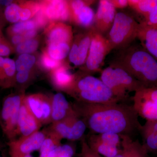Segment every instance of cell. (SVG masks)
<instances>
[{
  "label": "cell",
  "instance_id": "836d02e7",
  "mask_svg": "<svg viewBox=\"0 0 157 157\" xmlns=\"http://www.w3.org/2000/svg\"><path fill=\"white\" fill-rule=\"evenodd\" d=\"M81 157H101V155L90 148L86 140L82 139L81 141Z\"/></svg>",
  "mask_w": 157,
  "mask_h": 157
},
{
  "label": "cell",
  "instance_id": "7a4b0ae2",
  "mask_svg": "<svg viewBox=\"0 0 157 157\" xmlns=\"http://www.w3.org/2000/svg\"><path fill=\"white\" fill-rule=\"evenodd\" d=\"M109 66L123 69L145 87H157V60L140 45L117 50Z\"/></svg>",
  "mask_w": 157,
  "mask_h": 157
},
{
  "label": "cell",
  "instance_id": "1f68e13d",
  "mask_svg": "<svg viewBox=\"0 0 157 157\" xmlns=\"http://www.w3.org/2000/svg\"><path fill=\"white\" fill-rule=\"evenodd\" d=\"M2 67L6 81L15 78L17 71L15 61L8 57L5 58Z\"/></svg>",
  "mask_w": 157,
  "mask_h": 157
},
{
  "label": "cell",
  "instance_id": "d6986e66",
  "mask_svg": "<svg viewBox=\"0 0 157 157\" xmlns=\"http://www.w3.org/2000/svg\"><path fill=\"white\" fill-rule=\"evenodd\" d=\"M51 107L52 123L76 114L72 104H70L61 93H57L51 98Z\"/></svg>",
  "mask_w": 157,
  "mask_h": 157
},
{
  "label": "cell",
  "instance_id": "e575fe53",
  "mask_svg": "<svg viewBox=\"0 0 157 157\" xmlns=\"http://www.w3.org/2000/svg\"><path fill=\"white\" fill-rule=\"evenodd\" d=\"M141 22L148 25L157 27V6L147 15L144 21Z\"/></svg>",
  "mask_w": 157,
  "mask_h": 157
},
{
  "label": "cell",
  "instance_id": "2e32d148",
  "mask_svg": "<svg viewBox=\"0 0 157 157\" xmlns=\"http://www.w3.org/2000/svg\"><path fill=\"white\" fill-rule=\"evenodd\" d=\"M41 10L49 21H71L69 1H46L40 2Z\"/></svg>",
  "mask_w": 157,
  "mask_h": 157
},
{
  "label": "cell",
  "instance_id": "bcb514c9",
  "mask_svg": "<svg viewBox=\"0 0 157 157\" xmlns=\"http://www.w3.org/2000/svg\"><path fill=\"white\" fill-rule=\"evenodd\" d=\"M0 157H2L0 156Z\"/></svg>",
  "mask_w": 157,
  "mask_h": 157
},
{
  "label": "cell",
  "instance_id": "5bb4252c",
  "mask_svg": "<svg viewBox=\"0 0 157 157\" xmlns=\"http://www.w3.org/2000/svg\"><path fill=\"white\" fill-rule=\"evenodd\" d=\"M116 13V9L109 0L99 1L93 25L96 32L104 36L108 33L114 21Z\"/></svg>",
  "mask_w": 157,
  "mask_h": 157
},
{
  "label": "cell",
  "instance_id": "6da1fadb",
  "mask_svg": "<svg viewBox=\"0 0 157 157\" xmlns=\"http://www.w3.org/2000/svg\"><path fill=\"white\" fill-rule=\"evenodd\" d=\"M72 105L87 128L95 134L112 133L131 137L139 132L141 127L133 106L119 103L95 104L77 101Z\"/></svg>",
  "mask_w": 157,
  "mask_h": 157
},
{
  "label": "cell",
  "instance_id": "44dd1931",
  "mask_svg": "<svg viewBox=\"0 0 157 157\" xmlns=\"http://www.w3.org/2000/svg\"><path fill=\"white\" fill-rule=\"evenodd\" d=\"M120 135L121 148L114 157H148V152L139 140H133L128 135Z\"/></svg>",
  "mask_w": 157,
  "mask_h": 157
},
{
  "label": "cell",
  "instance_id": "30bf717a",
  "mask_svg": "<svg viewBox=\"0 0 157 157\" xmlns=\"http://www.w3.org/2000/svg\"><path fill=\"white\" fill-rule=\"evenodd\" d=\"M95 31L94 27L91 28L84 33L78 34L73 39L68 55L69 62L73 67L82 66L85 63Z\"/></svg>",
  "mask_w": 157,
  "mask_h": 157
},
{
  "label": "cell",
  "instance_id": "9a60e30c",
  "mask_svg": "<svg viewBox=\"0 0 157 157\" xmlns=\"http://www.w3.org/2000/svg\"><path fill=\"white\" fill-rule=\"evenodd\" d=\"M45 132H35L30 135L21 137L11 144V155L31 154L35 151L40 149L46 136Z\"/></svg>",
  "mask_w": 157,
  "mask_h": 157
},
{
  "label": "cell",
  "instance_id": "d4e9b609",
  "mask_svg": "<svg viewBox=\"0 0 157 157\" xmlns=\"http://www.w3.org/2000/svg\"><path fill=\"white\" fill-rule=\"evenodd\" d=\"M128 6L144 17L157 6V0H128Z\"/></svg>",
  "mask_w": 157,
  "mask_h": 157
},
{
  "label": "cell",
  "instance_id": "ab89813d",
  "mask_svg": "<svg viewBox=\"0 0 157 157\" xmlns=\"http://www.w3.org/2000/svg\"><path fill=\"white\" fill-rule=\"evenodd\" d=\"M10 38H11V44L14 45L15 47L26 40L25 38L22 34L14 35L10 37Z\"/></svg>",
  "mask_w": 157,
  "mask_h": 157
},
{
  "label": "cell",
  "instance_id": "4dcf8cb0",
  "mask_svg": "<svg viewBox=\"0 0 157 157\" xmlns=\"http://www.w3.org/2000/svg\"><path fill=\"white\" fill-rule=\"evenodd\" d=\"M40 62L42 68L51 72L63 65L62 61H59L52 58L45 51L42 54Z\"/></svg>",
  "mask_w": 157,
  "mask_h": 157
},
{
  "label": "cell",
  "instance_id": "52a82bcc",
  "mask_svg": "<svg viewBox=\"0 0 157 157\" xmlns=\"http://www.w3.org/2000/svg\"><path fill=\"white\" fill-rule=\"evenodd\" d=\"M133 106L138 116L157 121V87H142L134 93Z\"/></svg>",
  "mask_w": 157,
  "mask_h": 157
},
{
  "label": "cell",
  "instance_id": "b9f144b4",
  "mask_svg": "<svg viewBox=\"0 0 157 157\" xmlns=\"http://www.w3.org/2000/svg\"><path fill=\"white\" fill-rule=\"evenodd\" d=\"M11 157H33L31 154H25L16 155L11 156Z\"/></svg>",
  "mask_w": 157,
  "mask_h": 157
},
{
  "label": "cell",
  "instance_id": "277c9868",
  "mask_svg": "<svg viewBox=\"0 0 157 157\" xmlns=\"http://www.w3.org/2000/svg\"><path fill=\"white\" fill-rule=\"evenodd\" d=\"M139 23L131 14L117 12L111 29L106 38L111 50L126 48L137 38Z\"/></svg>",
  "mask_w": 157,
  "mask_h": 157
},
{
  "label": "cell",
  "instance_id": "60d3db41",
  "mask_svg": "<svg viewBox=\"0 0 157 157\" xmlns=\"http://www.w3.org/2000/svg\"><path fill=\"white\" fill-rule=\"evenodd\" d=\"M37 33H38V30L34 29L27 31L22 35L24 36L26 40L36 38Z\"/></svg>",
  "mask_w": 157,
  "mask_h": 157
},
{
  "label": "cell",
  "instance_id": "83f0119b",
  "mask_svg": "<svg viewBox=\"0 0 157 157\" xmlns=\"http://www.w3.org/2000/svg\"><path fill=\"white\" fill-rule=\"evenodd\" d=\"M15 62L17 72L31 71L36 63V58L32 54H22L19 55Z\"/></svg>",
  "mask_w": 157,
  "mask_h": 157
},
{
  "label": "cell",
  "instance_id": "cb8c5ba5",
  "mask_svg": "<svg viewBox=\"0 0 157 157\" xmlns=\"http://www.w3.org/2000/svg\"><path fill=\"white\" fill-rule=\"evenodd\" d=\"M71 45L66 43H49L45 51L52 58L62 61L69 55Z\"/></svg>",
  "mask_w": 157,
  "mask_h": 157
},
{
  "label": "cell",
  "instance_id": "5b68a950",
  "mask_svg": "<svg viewBox=\"0 0 157 157\" xmlns=\"http://www.w3.org/2000/svg\"><path fill=\"white\" fill-rule=\"evenodd\" d=\"M100 79L120 101H126L130 93H135L144 87L123 69L113 66L101 71Z\"/></svg>",
  "mask_w": 157,
  "mask_h": 157
},
{
  "label": "cell",
  "instance_id": "3957f363",
  "mask_svg": "<svg viewBox=\"0 0 157 157\" xmlns=\"http://www.w3.org/2000/svg\"><path fill=\"white\" fill-rule=\"evenodd\" d=\"M75 75V82L67 92L77 102L95 104L121 102L100 78L80 73Z\"/></svg>",
  "mask_w": 157,
  "mask_h": 157
},
{
  "label": "cell",
  "instance_id": "8992f818",
  "mask_svg": "<svg viewBox=\"0 0 157 157\" xmlns=\"http://www.w3.org/2000/svg\"><path fill=\"white\" fill-rule=\"evenodd\" d=\"M106 37L95 31L92 39L85 63L80 74L90 75L101 71L105 58L111 51Z\"/></svg>",
  "mask_w": 157,
  "mask_h": 157
},
{
  "label": "cell",
  "instance_id": "ac0fdd59",
  "mask_svg": "<svg viewBox=\"0 0 157 157\" xmlns=\"http://www.w3.org/2000/svg\"><path fill=\"white\" fill-rule=\"evenodd\" d=\"M47 44L52 43H66L72 45L73 39L72 27L63 22H53L45 31Z\"/></svg>",
  "mask_w": 157,
  "mask_h": 157
},
{
  "label": "cell",
  "instance_id": "f6af8a7d",
  "mask_svg": "<svg viewBox=\"0 0 157 157\" xmlns=\"http://www.w3.org/2000/svg\"><path fill=\"white\" fill-rule=\"evenodd\" d=\"M0 35H2V31H1V27H0Z\"/></svg>",
  "mask_w": 157,
  "mask_h": 157
},
{
  "label": "cell",
  "instance_id": "7402d4cb",
  "mask_svg": "<svg viewBox=\"0 0 157 157\" xmlns=\"http://www.w3.org/2000/svg\"><path fill=\"white\" fill-rule=\"evenodd\" d=\"M51 78L56 87L67 92L74 84L76 75L70 73L68 67L63 64L52 71Z\"/></svg>",
  "mask_w": 157,
  "mask_h": 157
},
{
  "label": "cell",
  "instance_id": "d590c367",
  "mask_svg": "<svg viewBox=\"0 0 157 157\" xmlns=\"http://www.w3.org/2000/svg\"><path fill=\"white\" fill-rule=\"evenodd\" d=\"M33 18L35 20L36 23L37 28L38 29H39L44 27L49 21L48 18L46 17L45 14L43 13L42 10H39L37 14L35 15Z\"/></svg>",
  "mask_w": 157,
  "mask_h": 157
},
{
  "label": "cell",
  "instance_id": "ffe728a7",
  "mask_svg": "<svg viewBox=\"0 0 157 157\" xmlns=\"http://www.w3.org/2000/svg\"><path fill=\"white\" fill-rule=\"evenodd\" d=\"M137 38L140 45L157 60V27L139 23Z\"/></svg>",
  "mask_w": 157,
  "mask_h": 157
},
{
  "label": "cell",
  "instance_id": "9c48e42d",
  "mask_svg": "<svg viewBox=\"0 0 157 157\" xmlns=\"http://www.w3.org/2000/svg\"><path fill=\"white\" fill-rule=\"evenodd\" d=\"M90 148L105 157H114L121 145L120 135L112 133L95 134L90 135L87 141Z\"/></svg>",
  "mask_w": 157,
  "mask_h": 157
},
{
  "label": "cell",
  "instance_id": "74e56055",
  "mask_svg": "<svg viewBox=\"0 0 157 157\" xmlns=\"http://www.w3.org/2000/svg\"><path fill=\"white\" fill-rule=\"evenodd\" d=\"M13 46L8 41L0 44V57L7 58L13 52Z\"/></svg>",
  "mask_w": 157,
  "mask_h": 157
},
{
  "label": "cell",
  "instance_id": "4316f807",
  "mask_svg": "<svg viewBox=\"0 0 157 157\" xmlns=\"http://www.w3.org/2000/svg\"><path fill=\"white\" fill-rule=\"evenodd\" d=\"M38 30L36 23L33 18L26 21H20L13 24L7 29V34L10 37L15 35L24 33L27 31L32 30Z\"/></svg>",
  "mask_w": 157,
  "mask_h": 157
},
{
  "label": "cell",
  "instance_id": "603a6c76",
  "mask_svg": "<svg viewBox=\"0 0 157 157\" xmlns=\"http://www.w3.org/2000/svg\"><path fill=\"white\" fill-rule=\"evenodd\" d=\"M139 132L147 152L157 153V121H147Z\"/></svg>",
  "mask_w": 157,
  "mask_h": 157
},
{
  "label": "cell",
  "instance_id": "d6a6232c",
  "mask_svg": "<svg viewBox=\"0 0 157 157\" xmlns=\"http://www.w3.org/2000/svg\"><path fill=\"white\" fill-rule=\"evenodd\" d=\"M74 149L69 144L59 145L50 152L47 157H72Z\"/></svg>",
  "mask_w": 157,
  "mask_h": 157
},
{
  "label": "cell",
  "instance_id": "e0dca14e",
  "mask_svg": "<svg viewBox=\"0 0 157 157\" xmlns=\"http://www.w3.org/2000/svg\"><path fill=\"white\" fill-rule=\"evenodd\" d=\"M24 96L23 98L18 116V133L22 136H28L39 131L42 124L26 103Z\"/></svg>",
  "mask_w": 157,
  "mask_h": 157
},
{
  "label": "cell",
  "instance_id": "ba28073f",
  "mask_svg": "<svg viewBox=\"0 0 157 157\" xmlns=\"http://www.w3.org/2000/svg\"><path fill=\"white\" fill-rule=\"evenodd\" d=\"M86 128L84 121L76 113L52 123L50 131L61 139L76 140L82 137Z\"/></svg>",
  "mask_w": 157,
  "mask_h": 157
},
{
  "label": "cell",
  "instance_id": "f1b7e54d",
  "mask_svg": "<svg viewBox=\"0 0 157 157\" xmlns=\"http://www.w3.org/2000/svg\"><path fill=\"white\" fill-rule=\"evenodd\" d=\"M39 45V40L38 38L25 40L22 43L17 45L15 47V50L19 55L22 54L32 53L36 52Z\"/></svg>",
  "mask_w": 157,
  "mask_h": 157
},
{
  "label": "cell",
  "instance_id": "ee69618b",
  "mask_svg": "<svg viewBox=\"0 0 157 157\" xmlns=\"http://www.w3.org/2000/svg\"><path fill=\"white\" fill-rule=\"evenodd\" d=\"M4 58H5L0 57V67L2 66L3 62H4Z\"/></svg>",
  "mask_w": 157,
  "mask_h": 157
},
{
  "label": "cell",
  "instance_id": "484cf974",
  "mask_svg": "<svg viewBox=\"0 0 157 157\" xmlns=\"http://www.w3.org/2000/svg\"><path fill=\"white\" fill-rule=\"evenodd\" d=\"M62 139L52 131L46 134V137L40 147L39 157H47L54 149L61 145Z\"/></svg>",
  "mask_w": 157,
  "mask_h": 157
},
{
  "label": "cell",
  "instance_id": "f546056e",
  "mask_svg": "<svg viewBox=\"0 0 157 157\" xmlns=\"http://www.w3.org/2000/svg\"><path fill=\"white\" fill-rule=\"evenodd\" d=\"M21 6L17 3L13 2L6 6L4 12L5 17L9 22L16 23L20 21Z\"/></svg>",
  "mask_w": 157,
  "mask_h": 157
},
{
  "label": "cell",
  "instance_id": "7c38bea8",
  "mask_svg": "<svg viewBox=\"0 0 157 157\" xmlns=\"http://www.w3.org/2000/svg\"><path fill=\"white\" fill-rule=\"evenodd\" d=\"M94 2L81 0L69 1L71 21L86 28L93 27L95 13L90 6Z\"/></svg>",
  "mask_w": 157,
  "mask_h": 157
},
{
  "label": "cell",
  "instance_id": "8fae6325",
  "mask_svg": "<svg viewBox=\"0 0 157 157\" xmlns=\"http://www.w3.org/2000/svg\"><path fill=\"white\" fill-rule=\"evenodd\" d=\"M24 94L14 95L8 97L4 101L2 118L5 124V129L10 135L18 133L17 123L19 110Z\"/></svg>",
  "mask_w": 157,
  "mask_h": 157
},
{
  "label": "cell",
  "instance_id": "4fadbf2b",
  "mask_svg": "<svg viewBox=\"0 0 157 157\" xmlns=\"http://www.w3.org/2000/svg\"><path fill=\"white\" fill-rule=\"evenodd\" d=\"M25 99L34 115L42 124L51 122V98L41 94L25 96Z\"/></svg>",
  "mask_w": 157,
  "mask_h": 157
},
{
  "label": "cell",
  "instance_id": "8d00e7d4",
  "mask_svg": "<svg viewBox=\"0 0 157 157\" xmlns=\"http://www.w3.org/2000/svg\"><path fill=\"white\" fill-rule=\"evenodd\" d=\"M31 77V71L17 72L15 75V79L20 84L27 83Z\"/></svg>",
  "mask_w": 157,
  "mask_h": 157
},
{
  "label": "cell",
  "instance_id": "7bdbcfd3",
  "mask_svg": "<svg viewBox=\"0 0 157 157\" xmlns=\"http://www.w3.org/2000/svg\"><path fill=\"white\" fill-rule=\"evenodd\" d=\"M7 41H8L2 35H0V44L6 42Z\"/></svg>",
  "mask_w": 157,
  "mask_h": 157
},
{
  "label": "cell",
  "instance_id": "f35d334b",
  "mask_svg": "<svg viewBox=\"0 0 157 157\" xmlns=\"http://www.w3.org/2000/svg\"><path fill=\"white\" fill-rule=\"evenodd\" d=\"M116 9H122L128 6V0H109Z\"/></svg>",
  "mask_w": 157,
  "mask_h": 157
}]
</instances>
